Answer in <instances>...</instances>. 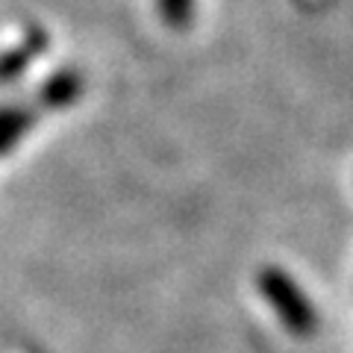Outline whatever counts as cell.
<instances>
[{"label": "cell", "instance_id": "obj_5", "mask_svg": "<svg viewBox=\"0 0 353 353\" xmlns=\"http://www.w3.org/2000/svg\"><path fill=\"white\" fill-rule=\"evenodd\" d=\"M157 9L171 30H185L194 21V0H157Z\"/></svg>", "mask_w": 353, "mask_h": 353}, {"label": "cell", "instance_id": "obj_4", "mask_svg": "<svg viewBox=\"0 0 353 353\" xmlns=\"http://www.w3.org/2000/svg\"><path fill=\"white\" fill-rule=\"evenodd\" d=\"M36 124V112L24 106H3L0 109V153H9Z\"/></svg>", "mask_w": 353, "mask_h": 353}, {"label": "cell", "instance_id": "obj_2", "mask_svg": "<svg viewBox=\"0 0 353 353\" xmlns=\"http://www.w3.org/2000/svg\"><path fill=\"white\" fill-rule=\"evenodd\" d=\"M50 44V36L41 27H30L27 36L21 39L12 50L0 53V85L15 83L21 74H24L32 62H36Z\"/></svg>", "mask_w": 353, "mask_h": 353}, {"label": "cell", "instance_id": "obj_1", "mask_svg": "<svg viewBox=\"0 0 353 353\" xmlns=\"http://www.w3.org/2000/svg\"><path fill=\"white\" fill-rule=\"evenodd\" d=\"M259 292L292 336L309 339L318 333V312L309 294L292 280V274H285L283 268H265L259 274Z\"/></svg>", "mask_w": 353, "mask_h": 353}, {"label": "cell", "instance_id": "obj_3", "mask_svg": "<svg viewBox=\"0 0 353 353\" xmlns=\"http://www.w3.org/2000/svg\"><path fill=\"white\" fill-rule=\"evenodd\" d=\"M83 85H85V80L77 68H59L39 88V103L48 106V109H65V106L80 101Z\"/></svg>", "mask_w": 353, "mask_h": 353}]
</instances>
